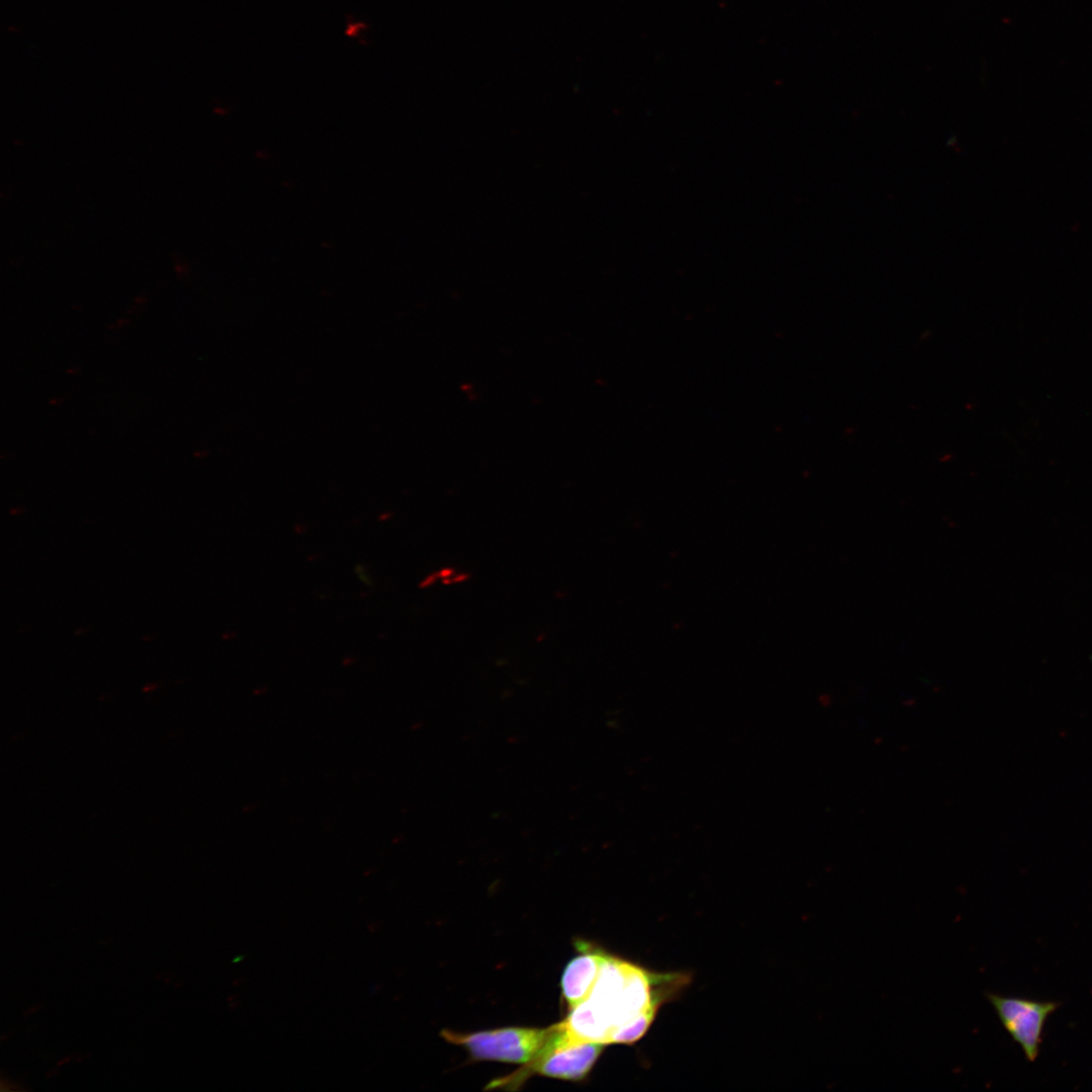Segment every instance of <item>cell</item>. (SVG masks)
Here are the masks:
<instances>
[{
  "mask_svg": "<svg viewBox=\"0 0 1092 1092\" xmlns=\"http://www.w3.org/2000/svg\"><path fill=\"white\" fill-rule=\"evenodd\" d=\"M363 30L364 31L366 30L365 23L361 22V21H355V22H349L347 24V28H346L345 32L349 37H358L362 33Z\"/></svg>",
  "mask_w": 1092,
  "mask_h": 1092,
  "instance_id": "obj_6",
  "label": "cell"
},
{
  "mask_svg": "<svg viewBox=\"0 0 1092 1092\" xmlns=\"http://www.w3.org/2000/svg\"><path fill=\"white\" fill-rule=\"evenodd\" d=\"M605 956L606 953L599 951H586L566 966L561 978V989L569 1011L589 996Z\"/></svg>",
  "mask_w": 1092,
  "mask_h": 1092,
  "instance_id": "obj_4",
  "label": "cell"
},
{
  "mask_svg": "<svg viewBox=\"0 0 1092 1092\" xmlns=\"http://www.w3.org/2000/svg\"><path fill=\"white\" fill-rule=\"evenodd\" d=\"M658 1003L651 1005L630 1022L621 1026L611 1036L610 1043H633L641 1038L653 1021Z\"/></svg>",
  "mask_w": 1092,
  "mask_h": 1092,
  "instance_id": "obj_5",
  "label": "cell"
},
{
  "mask_svg": "<svg viewBox=\"0 0 1092 1092\" xmlns=\"http://www.w3.org/2000/svg\"><path fill=\"white\" fill-rule=\"evenodd\" d=\"M987 998L1005 1029L1021 1046L1026 1059L1033 1062L1038 1055L1044 1022L1059 1004L1005 997L995 993H987Z\"/></svg>",
  "mask_w": 1092,
  "mask_h": 1092,
  "instance_id": "obj_3",
  "label": "cell"
},
{
  "mask_svg": "<svg viewBox=\"0 0 1092 1092\" xmlns=\"http://www.w3.org/2000/svg\"><path fill=\"white\" fill-rule=\"evenodd\" d=\"M605 1044L575 1037L564 1021L548 1027L547 1037L537 1055L511 1075L493 1080L486 1089H518L534 1074L563 1080L584 1078Z\"/></svg>",
  "mask_w": 1092,
  "mask_h": 1092,
  "instance_id": "obj_1",
  "label": "cell"
},
{
  "mask_svg": "<svg viewBox=\"0 0 1092 1092\" xmlns=\"http://www.w3.org/2000/svg\"><path fill=\"white\" fill-rule=\"evenodd\" d=\"M548 1034L547 1028L505 1027L471 1033L442 1030L449 1042L462 1045L471 1059L527 1064L539 1052Z\"/></svg>",
  "mask_w": 1092,
  "mask_h": 1092,
  "instance_id": "obj_2",
  "label": "cell"
}]
</instances>
